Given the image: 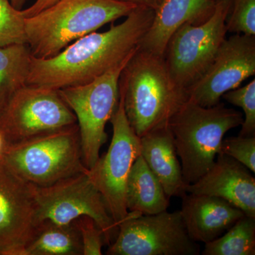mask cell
<instances>
[{
  "label": "cell",
  "instance_id": "obj_1",
  "mask_svg": "<svg viewBox=\"0 0 255 255\" xmlns=\"http://www.w3.org/2000/svg\"><path fill=\"white\" fill-rule=\"evenodd\" d=\"M154 16V10L137 6L123 22L89 33L54 57H32L27 85L61 90L93 81L135 53Z\"/></svg>",
  "mask_w": 255,
  "mask_h": 255
},
{
  "label": "cell",
  "instance_id": "obj_2",
  "mask_svg": "<svg viewBox=\"0 0 255 255\" xmlns=\"http://www.w3.org/2000/svg\"><path fill=\"white\" fill-rule=\"evenodd\" d=\"M119 92L128 122L140 137L168 124L188 100L171 78L164 57L139 47L122 70Z\"/></svg>",
  "mask_w": 255,
  "mask_h": 255
},
{
  "label": "cell",
  "instance_id": "obj_3",
  "mask_svg": "<svg viewBox=\"0 0 255 255\" xmlns=\"http://www.w3.org/2000/svg\"><path fill=\"white\" fill-rule=\"evenodd\" d=\"M137 6L123 0H58L25 18L26 44L33 57L48 59L79 38L127 16Z\"/></svg>",
  "mask_w": 255,
  "mask_h": 255
},
{
  "label": "cell",
  "instance_id": "obj_4",
  "mask_svg": "<svg viewBox=\"0 0 255 255\" xmlns=\"http://www.w3.org/2000/svg\"><path fill=\"white\" fill-rule=\"evenodd\" d=\"M241 112L219 103L204 107L187 100L169 119L186 184L195 182L214 164L225 134L241 126Z\"/></svg>",
  "mask_w": 255,
  "mask_h": 255
},
{
  "label": "cell",
  "instance_id": "obj_5",
  "mask_svg": "<svg viewBox=\"0 0 255 255\" xmlns=\"http://www.w3.org/2000/svg\"><path fill=\"white\" fill-rule=\"evenodd\" d=\"M5 163L32 185L45 187L85 172L78 124L6 146Z\"/></svg>",
  "mask_w": 255,
  "mask_h": 255
},
{
  "label": "cell",
  "instance_id": "obj_6",
  "mask_svg": "<svg viewBox=\"0 0 255 255\" xmlns=\"http://www.w3.org/2000/svg\"><path fill=\"white\" fill-rule=\"evenodd\" d=\"M233 0H216L212 14L200 24L186 23L171 36L164 60L174 83L184 91L199 80L226 40Z\"/></svg>",
  "mask_w": 255,
  "mask_h": 255
},
{
  "label": "cell",
  "instance_id": "obj_7",
  "mask_svg": "<svg viewBox=\"0 0 255 255\" xmlns=\"http://www.w3.org/2000/svg\"><path fill=\"white\" fill-rule=\"evenodd\" d=\"M130 57L93 81L59 90L76 117L82 161L87 169L95 165L107 141L106 126L118 107L119 79Z\"/></svg>",
  "mask_w": 255,
  "mask_h": 255
},
{
  "label": "cell",
  "instance_id": "obj_8",
  "mask_svg": "<svg viewBox=\"0 0 255 255\" xmlns=\"http://www.w3.org/2000/svg\"><path fill=\"white\" fill-rule=\"evenodd\" d=\"M59 90L26 85L0 112V132L6 146L76 125Z\"/></svg>",
  "mask_w": 255,
  "mask_h": 255
},
{
  "label": "cell",
  "instance_id": "obj_9",
  "mask_svg": "<svg viewBox=\"0 0 255 255\" xmlns=\"http://www.w3.org/2000/svg\"><path fill=\"white\" fill-rule=\"evenodd\" d=\"M200 247L188 235L180 211L154 215L129 212L120 223L109 255H199Z\"/></svg>",
  "mask_w": 255,
  "mask_h": 255
},
{
  "label": "cell",
  "instance_id": "obj_10",
  "mask_svg": "<svg viewBox=\"0 0 255 255\" xmlns=\"http://www.w3.org/2000/svg\"><path fill=\"white\" fill-rule=\"evenodd\" d=\"M34 191L39 225L44 222L70 224L86 216L100 226L109 246L114 234L118 233L103 196L89 177L87 169L48 187L34 186Z\"/></svg>",
  "mask_w": 255,
  "mask_h": 255
},
{
  "label": "cell",
  "instance_id": "obj_11",
  "mask_svg": "<svg viewBox=\"0 0 255 255\" xmlns=\"http://www.w3.org/2000/svg\"><path fill=\"white\" fill-rule=\"evenodd\" d=\"M110 122L113 135L108 150L100 156L92 168L87 169V173L103 196L109 212L119 227L129 215L126 189L132 165L140 155V139L128 122L121 95Z\"/></svg>",
  "mask_w": 255,
  "mask_h": 255
},
{
  "label": "cell",
  "instance_id": "obj_12",
  "mask_svg": "<svg viewBox=\"0 0 255 255\" xmlns=\"http://www.w3.org/2000/svg\"><path fill=\"white\" fill-rule=\"evenodd\" d=\"M255 75V36L236 34L225 40L207 70L187 89L188 100L204 107Z\"/></svg>",
  "mask_w": 255,
  "mask_h": 255
},
{
  "label": "cell",
  "instance_id": "obj_13",
  "mask_svg": "<svg viewBox=\"0 0 255 255\" xmlns=\"http://www.w3.org/2000/svg\"><path fill=\"white\" fill-rule=\"evenodd\" d=\"M38 221L34 186L0 157V255H23Z\"/></svg>",
  "mask_w": 255,
  "mask_h": 255
},
{
  "label": "cell",
  "instance_id": "obj_14",
  "mask_svg": "<svg viewBox=\"0 0 255 255\" xmlns=\"http://www.w3.org/2000/svg\"><path fill=\"white\" fill-rule=\"evenodd\" d=\"M251 171L229 156L218 154L214 164L186 192L221 198L255 218V179Z\"/></svg>",
  "mask_w": 255,
  "mask_h": 255
},
{
  "label": "cell",
  "instance_id": "obj_15",
  "mask_svg": "<svg viewBox=\"0 0 255 255\" xmlns=\"http://www.w3.org/2000/svg\"><path fill=\"white\" fill-rule=\"evenodd\" d=\"M182 199L183 221L189 237L196 243L214 241L246 215L216 196L187 194Z\"/></svg>",
  "mask_w": 255,
  "mask_h": 255
},
{
  "label": "cell",
  "instance_id": "obj_16",
  "mask_svg": "<svg viewBox=\"0 0 255 255\" xmlns=\"http://www.w3.org/2000/svg\"><path fill=\"white\" fill-rule=\"evenodd\" d=\"M216 0H164L139 48L164 57L174 32L186 23L200 24L214 11Z\"/></svg>",
  "mask_w": 255,
  "mask_h": 255
},
{
  "label": "cell",
  "instance_id": "obj_17",
  "mask_svg": "<svg viewBox=\"0 0 255 255\" xmlns=\"http://www.w3.org/2000/svg\"><path fill=\"white\" fill-rule=\"evenodd\" d=\"M140 155L160 182L169 199L182 198L187 194L174 137L168 124L157 128L140 137Z\"/></svg>",
  "mask_w": 255,
  "mask_h": 255
},
{
  "label": "cell",
  "instance_id": "obj_18",
  "mask_svg": "<svg viewBox=\"0 0 255 255\" xmlns=\"http://www.w3.org/2000/svg\"><path fill=\"white\" fill-rule=\"evenodd\" d=\"M128 212L154 215L167 211L169 199L158 179L139 155L130 169L126 189Z\"/></svg>",
  "mask_w": 255,
  "mask_h": 255
},
{
  "label": "cell",
  "instance_id": "obj_19",
  "mask_svg": "<svg viewBox=\"0 0 255 255\" xmlns=\"http://www.w3.org/2000/svg\"><path fill=\"white\" fill-rule=\"evenodd\" d=\"M23 255H83L76 222L67 225L41 223Z\"/></svg>",
  "mask_w": 255,
  "mask_h": 255
},
{
  "label": "cell",
  "instance_id": "obj_20",
  "mask_svg": "<svg viewBox=\"0 0 255 255\" xmlns=\"http://www.w3.org/2000/svg\"><path fill=\"white\" fill-rule=\"evenodd\" d=\"M32 57L26 43L0 47V112L16 92L27 85Z\"/></svg>",
  "mask_w": 255,
  "mask_h": 255
},
{
  "label": "cell",
  "instance_id": "obj_21",
  "mask_svg": "<svg viewBox=\"0 0 255 255\" xmlns=\"http://www.w3.org/2000/svg\"><path fill=\"white\" fill-rule=\"evenodd\" d=\"M203 255H255V218H241L222 236L205 243Z\"/></svg>",
  "mask_w": 255,
  "mask_h": 255
},
{
  "label": "cell",
  "instance_id": "obj_22",
  "mask_svg": "<svg viewBox=\"0 0 255 255\" xmlns=\"http://www.w3.org/2000/svg\"><path fill=\"white\" fill-rule=\"evenodd\" d=\"M25 18L10 0H0V47L26 43Z\"/></svg>",
  "mask_w": 255,
  "mask_h": 255
},
{
  "label": "cell",
  "instance_id": "obj_23",
  "mask_svg": "<svg viewBox=\"0 0 255 255\" xmlns=\"http://www.w3.org/2000/svg\"><path fill=\"white\" fill-rule=\"evenodd\" d=\"M231 105L241 107L245 114L239 135H255V80L246 86L230 90L222 96Z\"/></svg>",
  "mask_w": 255,
  "mask_h": 255
},
{
  "label": "cell",
  "instance_id": "obj_24",
  "mask_svg": "<svg viewBox=\"0 0 255 255\" xmlns=\"http://www.w3.org/2000/svg\"><path fill=\"white\" fill-rule=\"evenodd\" d=\"M226 23L228 32L255 36V0H233Z\"/></svg>",
  "mask_w": 255,
  "mask_h": 255
},
{
  "label": "cell",
  "instance_id": "obj_25",
  "mask_svg": "<svg viewBox=\"0 0 255 255\" xmlns=\"http://www.w3.org/2000/svg\"><path fill=\"white\" fill-rule=\"evenodd\" d=\"M219 154H223L241 162L251 172H255V137H230L223 139Z\"/></svg>",
  "mask_w": 255,
  "mask_h": 255
},
{
  "label": "cell",
  "instance_id": "obj_26",
  "mask_svg": "<svg viewBox=\"0 0 255 255\" xmlns=\"http://www.w3.org/2000/svg\"><path fill=\"white\" fill-rule=\"evenodd\" d=\"M75 222L81 237L83 255H102V248L107 243L100 226L86 216L78 218Z\"/></svg>",
  "mask_w": 255,
  "mask_h": 255
},
{
  "label": "cell",
  "instance_id": "obj_27",
  "mask_svg": "<svg viewBox=\"0 0 255 255\" xmlns=\"http://www.w3.org/2000/svg\"><path fill=\"white\" fill-rule=\"evenodd\" d=\"M58 0H36L31 6L27 9L21 10L24 18L31 17L37 13L40 12L42 10L46 9L48 6H51Z\"/></svg>",
  "mask_w": 255,
  "mask_h": 255
},
{
  "label": "cell",
  "instance_id": "obj_28",
  "mask_svg": "<svg viewBox=\"0 0 255 255\" xmlns=\"http://www.w3.org/2000/svg\"><path fill=\"white\" fill-rule=\"evenodd\" d=\"M123 1H128L137 6L148 8L155 11L163 2L164 0H123Z\"/></svg>",
  "mask_w": 255,
  "mask_h": 255
},
{
  "label": "cell",
  "instance_id": "obj_29",
  "mask_svg": "<svg viewBox=\"0 0 255 255\" xmlns=\"http://www.w3.org/2000/svg\"><path fill=\"white\" fill-rule=\"evenodd\" d=\"M10 1L16 9L21 10V8L23 7L27 0H10Z\"/></svg>",
  "mask_w": 255,
  "mask_h": 255
},
{
  "label": "cell",
  "instance_id": "obj_30",
  "mask_svg": "<svg viewBox=\"0 0 255 255\" xmlns=\"http://www.w3.org/2000/svg\"><path fill=\"white\" fill-rule=\"evenodd\" d=\"M6 147V142L4 141V137H3L2 135L0 132V157L2 155L3 152H4Z\"/></svg>",
  "mask_w": 255,
  "mask_h": 255
}]
</instances>
